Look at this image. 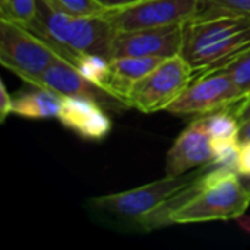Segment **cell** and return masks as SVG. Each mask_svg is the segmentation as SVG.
<instances>
[{
  "label": "cell",
  "instance_id": "cell-23",
  "mask_svg": "<svg viewBox=\"0 0 250 250\" xmlns=\"http://www.w3.org/2000/svg\"><path fill=\"white\" fill-rule=\"evenodd\" d=\"M240 158H239V174L250 179V141L240 142Z\"/></svg>",
  "mask_w": 250,
  "mask_h": 250
},
{
  "label": "cell",
  "instance_id": "cell-1",
  "mask_svg": "<svg viewBox=\"0 0 250 250\" xmlns=\"http://www.w3.org/2000/svg\"><path fill=\"white\" fill-rule=\"evenodd\" d=\"M250 50V18L220 13L183 23L182 56L196 73L221 70Z\"/></svg>",
  "mask_w": 250,
  "mask_h": 250
},
{
  "label": "cell",
  "instance_id": "cell-13",
  "mask_svg": "<svg viewBox=\"0 0 250 250\" xmlns=\"http://www.w3.org/2000/svg\"><path fill=\"white\" fill-rule=\"evenodd\" d=\"M70 19V15L56 9L47 0H37L35 18L25 28L48 44L62 59L76 66L81 56H78L69 45Z\"/></svg>",
  "mask_w": 250,
  "mask_h": 250
},
{
  "label": "cell",
  "instance_id": "cell-14",
  "mask_svg": "<svg viewBox=\"0 0 250 250\" xmlns=\"http://www.w3.org/2000/svg\"><path fill=\"white\" fill-rule=\"evenodd\" d=\"M161 57H116L110 60V75L105 89L126 104L132 86L154 70Z\"/></svg>",
  "mask_w": 250,
  "mask_h": 250
},
{
  "label": "cell",
  "instance_id": "cell-17",
  "mask_svg": "<svg viewBox=\"0 0 250 250\" xmlns=\"http://www.w3.org/2000/svg\"><path fill=\"white\" fill-rule=\"evenodd\" d=\"M76 69L83 78L105 89L110 75V60L98 54H82L76 63ZM107 91V89H105Z\"/></svg>",
  "mask_w": 250,
  "mask_h": 250
},
{
  "label": "cell",
  "instance_id": "cell-2",
  "mask_svg": "<svg viewBox=\"0 0 250 250\" xmlns=\"http://www.w3.org/2000/svg\"><path fill=\"white\" fill-rule=\"evenodd\" d=\"M250 205V188L240 174L209 163L202 189L173 212L171 224H192L240 218Z\"/></svg>",
  "mask_w": 250,
  "mask_h": 250
},
{
  "label": "cell",
  "instance_id": "cell-3",
  "mask_svg": "<svg viewBox=\"0 0 250 250\" xmlns=\"http://www.w3.org/2000/svg\"><path fill=\"white\" fill-rule=\"evenodd\" d=\"M207 167L208 164L183 176H177V177L166 176L164 179H160L157 182L126 192L98 196L91 199V205L107 215L126 221L139 223L142 218H145L152 211H155L170 196H173L174 193L180 192L188 185H190L196 177H199L207 170Z\"/></svg>",
  "mask_w": 250,
  "mask_h": 250
},
{
  "label": "cell",
  "instance_id": "cell-20",
  "mask_svg": "<svg viewBox=\"0 0 250 250\" xmlns=\"http://www.w3.org/2000/svg\"><path fill=\"white\" fill-rule=\"evenodd\" d=\"M56 9L70 16H95L103 15L107 9L98 0H47Z\"/></svg>",
  "mask_w": 250,
  "mask_h": 250
},
{
  "label": "cell",
  "instance_id": "cell-19",
  "mask_svg": "<svg viewBox=\"0 0 250 250\" xmlns=\"http://www.w3.org/2000/svg\"><path fill=\"white\" fill-rule=\"evenodd\" d=\"M220 13L250 18V0H199L196 16H211Z\"/></svg>",
  "mask_w": 250,
  "mask_h": 250
},
{
  "label": "cell",
  "instance_id": "cell-12",
  "mask_svg": "<svg viewBox=\"0 0 250 250\" xmlns=\"http://www.w3.org/2000/svg\"><path fill=\"white\" fill-rule=\"evenodd\" d=\"M116 29L104 18L72 16L69 25V45L78 54H98L108 60L113 59V41Z\"/></svg>",
  "mask_w": 250,
  "mask_h": 250
},
{
  "label": "cell",
  "instance_id": "cell-21",
  "mask_svg": "<svg viewBox=\"0 0 250 250\" xmlns=\"http://www.w3.org/2000/svg\"><path fill=\"white\" fill-rule=\"evenodd\" d=\"M240 91L242 101L250 95V50L224 67Z\"/></svg>",
  "mask_w": 250,
  "mask_h": 250
},
{
  "label": "cell",
  "instance_id": "cell-8",
  "mask_svg": "<svg viewBox=\"0 0 250 250\" xmlns=\"http://www.w3.org/2000/svg\"><path fill=\"white\" fill-rule=\"evenodd\" d=\"M183 23L157 28L116 31L113 59L116 57H161L168 59L182 53Z\"/></svg>",
  "mask_w": 250,
  "mask_h": 250
},
{
  "label": "cell",
  "instance_id": "cell-24",
  "mask_svg": "<svg viewBox=\"0 0 250 250\" xmlns=\"http://www.w3.org/2000/svg\"><path fill=\"white\" fill-rule=\"evenodd\" d=\"M230 110L237 116V119H239L240 125H242V123H245L248 119H250V95L249 97H246L243 101L237 103L236 105L230 107Z\"/></svg>",
  "mask_w": 250,
  "mask_h": 250
},
{
  "label": "cell",
  "instance_id": "cell-5",
  "mask_svg": "<svg viewBox=\"0 0 250 250\" xmlns=\"http://www.w3.org/2000/svg\"><path fill=\"white\" fill-rule=\"evenodd\" d=\"M60 56L25 26L0 18V62L23 82L35 86Z\"/></svg>",
  "mask_w": 250,
  "mask_h": 250
},
{
  "label": "cell",
  "instance_id": "cell-22",
  "mask_svg": "<svg viewBox=\"0 0 250 250\" xmlns=\"http://www.w3.org/2000/svg\"><path fill=\"white\" fill-rule=\"evenodd\" d=\"M12 104H13V98L7 92L4 82H1L0 83V123H4L7 116L12 114Z\"/></svg>",
  "mask_w": 250,
  "mask_h": 250
},
{
  "label": "cell",
  "instance_id": "cell-6",
  "mask_svg": "<svg viewBox=\"0 0 250 250\" xmlns=\"http://www.w3.org/2000/svg\"><path fill=\"white\" fill-rule=\"evenodd\" d=\"M242 101L234 81L226 69L209 72L195 78L185 92L167 107L166 111L174 116L211 114L230 108Z\"/></svg>",
  "mask_w": 250,
  "mask_h": 250
},
{
  "label": "cell",
  "instance_id": "cell-4",
  "mask_svg": "<svg viewBox=\"0 0 250 250\" xmlns=\"http://www.w3.org/2000/svg\"><path fill=\"white\" fill-rule=\"evenodd\" d=\"M193 79L195 73L182 54L164 59L154 70L132 86L126 98V105L145 114L167 110Z\"/></svg>",
  "mask_w": 250,
  "mask_h": 250
},
{
  "label": "cell",
  "instance_id": "cell-16",
  "mask_svg": "<svg viewBox=\"0 0 250 250\" xmlns=\"http://www.w3.org/2000/svg\"><path fill=\"white\" fill-rule=\"evenodd\" d=\"M204 120L211 141H240V122L230 108L214 111Z\"/></svg>",
  "mask_w": 250,
  "mask_h": 250
},
{
  "label": "cell",
  "instance_id": "cell-25",
  "mask_svg": "<svg viewBox=\"0 0 250 250\" xmlns=\"http://www.w3.org/2000/svg\"><path fill=\"white\" fill-rule=\"evenodd\" d=\"M105 9H116V7H123V6H129L142 0H98Z\"/></svg>",
  "mask_w": 250,
  "mask_h": 250
},
{
  "label": "cell",
  "instance_id": "cell-15",
  "mask_svg": "<svg viewBox=\"0 0 250 250\" xmlns=\"http://www.w3.org/2000/svg\"><path fill=\"white\" fill-rule=\"evenodd\" d=\"M63 97L44 88L19 94L13 98L12 114L29 120H45L59 116Z\"/></svg>",
  "mask_w": 250,
  "mask_h": 250
},
{
  "label": "cell",
  "instance_id": "cell-11",
  "mask_svg": "<svg viewBox=\"0 0 250 250\" xmlns=\"http://www.w3.org/2000/svg\"><path fill=\"white\" fill-rule=\"evenodd\" d=\"M57 119L66 129L86 141H103L113 127L104 107L85 97H63Z\"/></svg>",
  "mask_w": 250,
  "mask_h": 250
},
{
  "label": "cell",
  "instance_id": "cell-7",
  "mask_svg": "<svg viewBox=\"0 0 250 250\" xmlns=\"http://www.w3.org/2000/svg\"><path fill=\"white\" fill-rule=\"evenodd\" d=\"M198 7L199 0H142L103 15L116 31H132L185 23L196 16Z\"/></svg>",
  "mask_w": 250,
  "mask_h": 250
},
{
  "label": "cell",
  "instance_id": "cell-26",
  "mask_svg": "<svg viewBox=\"0 0 250 250\" xmlns=\"http://www.w3.org/2000/svg\"><path fill=\"white\" fill-rule=\"evenodd\" d=\"M239 139L240 142H246L250 141V119H248L245 123L240 125V133H239Z\"/></svg>",
  "mask_w": 250,
  "mask_h": 250
},
{
  "label": "cell",
  "instance_id": "cell-9",
  "mask_svg": "<svg viewBox=\"0 0 250 250\" xmlns=\"http://www.w3.org/2000/svg\"><path fill=\"white\" fill-rule=\"evenodd\" d=\"M34 88L50 89L62 97L91 98L105 108L119 110L127 107L122 100L83 78L82 73L76 69V66H73L72 63L62 57H59L54 63H51L47 67V70L41 75Z\"/></svg>",
  "mask_w": 250,
  "mask_h": 250
},
{
  "label": "cell",
  "instance_id": "cell-18",
  "mask_svg": "<svg viewBox=\"0 0 250 250\" xmlns=\"http://www.w3.org/2000/svg\"><path fill=\"white\" fill-rule=\"evenodd\" d=\"M37 13V0H0V18L22 26L29 25Z\"/></svg>",
  "mask_w": 250,
  "mask_h": 250
},
{
  "label": "cell",
  "instance_id": "cell-10",
  "mask_svg": "<svg viewBox=\"0 0 250 250\" xmlns=\"http://www.w3.org/2000/svg\"><path fill=\"white\" fill-rule=\"evenodd\" d=\"M214 160L212 141L204 117L193 120L174 141L166 157V176L177 177Z\"/></svg>",
  "mask_w": 250,
  "mask_h": 250
}]
</instances>
